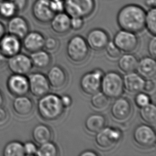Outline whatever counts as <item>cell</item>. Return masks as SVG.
Here are the masks:
<instances>
[{"instance_id": "6da1fadb", "label": "cell", "mask_w": 156, "mask_h": 156, "mask_svg": "<svg viewBox=\"0 0 156 156\" xmlns=\"http://www.w3.org/2000/svg\"><path fill=\"white\" fill-rule=\"evenodd\" d=\"M146 11L138 4H129L122 7L117 15V23L121 30L135 34L145 28Z\"/></svg>"}, {"instance_id": "8d00e7d4", "label": "cell", "mask_w": 156, "mask_h": 156, "mask_svg": "<svg viewBox=\"0 0 156 156\" xmlns=\"http://www.w3.org/2000/svg\"><path fill=\"white\" fill-rule=\"evenodd\" d=\"M23 151L25 156H36L37 147L35 142L27 141L23 144Z\"/></svg>"}, {"instance_id": "7c38bea8", "label": "cell", "mask_w": 156, "mask_h": 156, "mask_svg": "<svg viewBox=\"0 0 156 156\" xmlns=\"http://www.w3.org/2000/svg\"><path fill=\"white\" fill-rule=\"evenodd\" d=\"M32 14L36 21L42 24H47L55 13L51 6V0H35L32 6Z\"/></svg>"}, {"instance_id": "83f0119b", "label": "cell", "mask_w": 156, "mask_h": 156, "mask_svg": "<svg viewBox=\"0 0 156 156\" xmlns=\"http://www.w3.org/2000/svg\"><path fill=\"white\" fill-rule=\"evenodd\" d=\"M19 13L11 0H3L0 3V18L8 20Z\"/></svg>"}, {"instance_id": "cb8c5ba5", "label": "cell", "mask_w": 156, "mask_h": 156, "mask_svg": "<svg viewBox=\"0 0 156 156\" xmlns=\"http://www.w3.org/2000/svg\"><path fill=\"white\" fill-rule=\"evenodd\" d=\"M107 120L105 116L100 113L90 114L85 120V128L91 134H97L106 126Z\"/></svg>"}, {"instance_id": "ab89813d", "label": "cell", "mask_w": 156, "mask_h": 156, "mask_svg": "<svg viewBox=\"0 0 156 156\" xmlns=\"http://www.w3.org/2000/svg\"><path fill=\"white\" fill-rule=\"evenodd\" d=\"M51 6L55 13L64 11L63 0H51Z\"/></svg>"}, {"instance_id": "e0dca14e", "label": "cell", "mask_w": 156, "mask_h": 156, "mask_svg": "<svg viewBox=\"0 0 156 156\" xmlns=\"http://www.w3.org/2000/svg\"><path fill=\"white\" fill-rule=\"evenodd\" d=\"M22 48L21 40L6 33L0 40V50L8 59L20 52Z\"/></svg>"}, {"instance_id": "d590c367", "label": "cell", "mask_w": 156, "mask_h": 156, "mask_svg": "<svg viewBox=\"0 0 156 156\" xmlns=\"http://www.w3.org/2000/svg\"><path fill=\"white\" fill-rule=\"evenodd\" d=\"M134 101L135 105L140 108L151 103L150 97L146 92H142L136 93V95L134 98Z\"/></svg>"}, {"instance_id": "7dc6e473", "label": "cell", "mask_w": 156, "mask_h": 156, "mask_svg": "<svg viewBox=\"0 0 156 156\" xmlns=\"http://www.w3.org/2000/svg\"><path fill=\"white\" fill-rule=\"evenodd\" d=\"M8 58L2 53L1 51L0 50V68L2 67V66L5 64L7 61Z\"/></svg>"}, {"instance_id": "bcb514c9", "label": "cell", "mask_w": 156, "mask_h": 156, "mask_svg": "<svg viewBox=\"0 0 156 156\" xmlns=\"http://www.w3.org/2000/svg\"><path fill=\"white\" fill-rule=\"evenodd\" d=\"M6 33L5 26L4 25L2 21H0V40Z\"/></svg>"}, {"instance_id": "277c9868", "label": "cell", "mask_w": 156, "mask_h": 156, "mask_svg": "<svg viewBox=\"0 0 156 156\" xmlns=\"http://www.w3.org/2000/svg\"><path fill=\"white\" fill-rule=\"evenodd\" d=\"M100 90L109 99L120 97L124 90L122 75L115 71H109L104 74Z\"/></svg>"}, {"instance_id": "d6a6232c", "label": "cell", "mask_w": 156, "mask_h": 156, "mask_svg": "<svg viewBox=\"0 0 156 156\" xmlns=\"http://www.w3.org/2000/svg\"><path fill=\"white\" fill-rule=\"evenodd\" d=\"M145 28L152 36H156V9L149 8L146 12Z\"/></svg>"}, {"instance_id": "1f68e13d", "label": "cell", "mask_w": 156, "mask_h": 156, "mask_svg": "<svg viewBox=\"0 0 156 156\" xmlns=\"http://www.w3.org/2000/svg\"><path fill=\"white\" fill-rule=\"evenodd\" d=\"M59 154V148L56 144L49 141L40 145L36 156H57Z\"/></svg>"}, {"instance_id": "ffe728a7", "label": "cell", "mask_w": 156, "mask_h": 156, "mask_svg": "<svg viewBox=\"0 0 156 156\" xmlns=\"http://www.w3.org/2000/svg\"><path fill=\"white\" fill-rule=\"evenodd\" d=\"M14 113L21 118H26L32 115L34 112L33 100L27 95L15 97L12 104Z\"/></svg>"}, {"instance_id": "d6986e66", "label": "cell", "mask_w": 156, "mask_h": 156, "mask_svg": "<svg viewBox=\"0 0 156 156\" xmlns=\"http://www.w3.org/2000/svg\"><path fill=\"white\" fill-rule=\"evenodd\" d=\"M47 77L50 87L55 90L63 89L67 83V74L60 66L51 67L48 72Z\"/></svg>"}, {"instance_id": "74e56055", "label": "cell", "mask_w": 156, "mask_h": 156, "mask_svg": "<svg viewBox=\"0 0 156 156\" xmlns=\"http://www.w3.org/2000/svg\"><path fill=\"white\" fill-rule=\"evenodd\" d=\"M84 25V18L80 17H72L70 18L71 30H78L82 28Z\"/></svg>"}, {"instance_id": "e575fe53", "label": "cell", "mask_w": 156, "mask_h": 156, "mask_svg": "<svg viewBox=\"0 0 156 156\" xmlns=\"http://www.w3.org/2000/svg\"><path fill=\"white\" fill-rule=\"evenodd\" d=\"M59 40L53 36H49L45 39L44 48L46 51L49 52H55L59 48Z\"/></svg>"}, {"instance_id": "681fc988", "label": "cell", "mask_w": 156, "mask_h": 156, "mask_svg": "<svg viewBox=\"0 0 156 156\" xmlns=\"http://www.w3.org/2000/svg\"><path fill=\"white\" fill-rule=\"evenodd\" d=\"M4 103V96L2 91L0 90V107L3 106Z\"/></svg>"}, {"instance_id": "30bf717a", "label": "cell", "mask_w": 156, "mask_h": 156, "mask_svg": "<svg viewBox=\"0 0 156 156\" xmlns=\"http://www.w3.org/2000/svg\"><path fill=\"white\" fill-rule=\"evenodd\" d=\"M113 42L120 51L125 53L135 51L139 44V38L135 33L122 30L116 33Z\"/></svg>"}, {"instance_id": "f1b7e54d", "label": "cell", "mask_w": 156, "mask_h": 156, "mask_svg": "<svg viewBox=\"0 0 156 156\" xmlns=\"http://www.w3.org/2000/svg\"><path fill=\"white\" fill-rule=\"evenodd\" d=\"M140 116L144 122L148 124L154 125L156 122V107L150 103L148 105L140 108Z\"/></svg>"}, {"instance_id": "5b68a950", "label": "cell", "mask_w": 156, "mask_h": 156, "mask_svg": "<svg viewBox=\"0 0 156 156\" xmlns=\"http://www.w3.org/2000/svg\"><path fill=\"white\" fill-rule=\"evenodd\" d=\"M64 12L70 18H85L95 10V0H63Z\"/></svg>"}, {"instance_id": "5bb4252c", "label": "cell", "mask_w": 156, "mask_h": 156, "mask_svg": "<svg viewBox=\"0 0 156 156\" xmlns=\"http://www.w3.org/2000/svg\"><path fill=\"white\" fill-rule=\"evenodd\" d=\"M6 87L10 94L15 97L27 95L29 92L28 77L13 74L6 81Z\"/></svg>"}, {"instance_id": "7bdbcfd3", "label": "cell", "mask_w": 156, "mask_h": 156, "mask_svg": "<svg viewBox=\"0 0 156 156\" xmlns=\"http://www.w3.org/2000/svg\"><path fill=\"white\" fill-rule=\"evenodd\" d=\"M156 88V84L154 80L152 79H148L145 80L144 84V90L146 93H151L154 91Z\"/></svg>"}, {"instance_id": "ba28073f", "label": "cell", "mask_w": 156, "mask_h": 156, "mask_svg": "<svg viewBox=\"0 0 156 156\" xmlns=\"http://www.w3.org/2000/svg\"><path fill=\"white\" fill-rule=\"evenodd\" d=\"M104 73L100 69H95L83 75L80 86L83 93L92 95L100 90L102 78Z\"/></svg>"}, {"instance_id": "4fadbf2b", "label": "cell", "mask_w": 156, "mask_h": 156, "mask_svg": "<svg viewBox=\"0 0 156 156\" xmlns=\"http://www.w3.org/2000/svg\"><path fill=\"white\" fill-rule=\"evenodd\" d=\"M7 66L12 74L25 76L30 74L33 67L30 58L20 53L8 58Z\"/></svg>"}, {"instance_id": "f907efd6", "label": "cell", "mask_w": 156, "mask_h": 156, "mask_svg": "<svg viewBox=\"0 0 156 156\" xmlns=\"http://www.w3.org/2000/svg\"><path fill=\"white\" fill-rule=\"evenodd\" d=\"M2 1H3V0H0V3L2 2Z\"/></svg>"}, {"instance_id": "7402d4cb", "label": "cell", "mask_w": 156, "mask_h": 156, "mask_svg": "<svg viewBox=\"0 0 156 156\" xmlns=\"http://www.w3.org/2000/svg\"><path fill=\"white\" fill-rule=\"evenodd\" d=\"M144 82V79L134 72L127 73L123 77L124 87L131 94H136L143 91Z\"/></svg>"}, {"instance_id": "9a60e30c", "label": "cell", "mask_w": 156, "mask_h": 156, "mask_svg": "<svg viewBox=\"0 0 156 156\" xmlns=\"http://www.w3.org/2000/svg\"><path fill=\"white\" fill-rule=\"evenodd\" d=\"M85 40L90 48L94 51H101L105 49L110 41V37L105 30L95 28L89 31Z\"/></svg>"}, {"instance_id": "484cf974", "label": "cell", "mask_w": 156, "mask_h": 156, "mask_svg": "<svg viewBox=\"0 0 156 156\" xmlns=\"http://www.w3.org/2000/svg\"><path fill=\"white\" fill-rule=\"evenodd\" d=\"M30 59L33 67L43 70L47 69L51 65L52 58L48 51L43 49L31 53Z\"/></svg>"}, {"instance_id": "ac0fdd59", "label": "cell", "mask_w": 156, "mask_h": 156, "mask_svg": "<svg viewBox=\"0 0 156 156\" xmlns=\"http://www.w3.org/2000/svg\"><path fill=\"white\" fill-rule=\"evenodd\" d=\"M45 39V37L42 33L30 30L21 40L22 47L27 52L32 53L44 48Z\"/></svg>"}, {"instance_id": "b9f144b4", "label": "cell", "mask_w": 156, "mask_h": 156, "mask_svg": "<svg viewBox=\"0 0 156 156\" xmlns=\"http://www.w3.org/2000/svg\"><path fill=\"white\" fill-rule=\"evenodd\" d=\"M9 119V114L8 110L3 106L0 107V126L4 125Z\"/></svg>"}, {"instance_id": "7a4b0ae2", "label": "cell", "mask_w": 156, "mask_h": 156, "mask_svg": "<svg viewBox=\"0 0 156 156\" xmlns=\"http://www.w3.org/2000/svg\"><path fill=\"white\" fill-rule=\"evenodd\" d=\"M65 109L60 97L54 93H48L40 98L37 104L38 114L45 121L58 120L63 115Z\"/></svg>"}, {"instance_id": "d4e9b609", "label": "cell", "mask_w": 156, "mask_h": 156, "mask_svg": "<svg viewBox=\"0 0 156 156\" xmlns=\"http://www.w3.org/2000/svg\"><path fill=\"white\" fill-rule=\"evenodd\" d=\"M31 135L34 142L40 146L51 141L52 139L53 132L48 125L44 124H38L33 127Z\"/></svg>"}, {"instance_id": "2e32d148", "label": "cell", "mask_w": 156, "mask_h": 156, "mask_svg": "<svg viewBox=\"0 0 156 156\" xmlns=\"http://www.w3.org/2000/svg\"><path fill=\"white\" fill-rule=\"evenodd\" d=\"M7 33L11 34L22 40L30 32L29 22L26 18L20 15H16L9 19L5 26Z\"/></svg>"}, {"instance_id": "8fae6325", "label": "cell", "mask_w": 156, "mask_h": 156, "mask_svg": "<svg viewBox=\"0 0 156 156\" xmlns=\"http://www.w3.org/2000/svg\"><path fill=\"white\" fill-rule=\"evenodd\" d=\"M29 92L35 97L40 98L49 93L51 87L47 76L39 72L33 73L28 76Z\"/></svg>"}, {"instance_id": "f546056e", "label": "cell", "mask_w": 156, "mask_h": 156, "mask_svg": "<svg viewBox=\"0 0 156 156\" xmlns=\"http://www.w3.org/2000/svg\"><path fill=\"white\" fill-rule=\"evenodd\" d=\"M3 156H24L23 144L18 141L10 142L4 146L2 151Z\"/></svg>"}, {"instance_id": "9c48e42d", "label": "cell", "mask_w": 156, "mask_h": 156, "mask_svg": "<svg viewBox=\"0 0 156 156\" xmlns=\"http://www.w3.org/2000/svg\"><path fill=\"white\" fill-rule=\"evenodd\" d=\"M110 113L112 118L119 122L129 120L133 114V105L131 101L127 98H116L110 108Z\"/></svg>"}, {"instance_id": "603a6c76", "label": "cell", "mask_w": 156, "mask_h": 156, "mask_svg": "<svg viewBox=\"0 0 156 156\" xmlns=\"http://www.w3.org/2000/svg\"><path fill=\"white\" fill-rule=\"evenodd\" d=\"M137 73L144 79H152L156 74V62L151 57H145L139 60L136 68Z\"/></svg>"}, {"instance_id": "52a82bcc", "label": "cell", "mask_w": 156, "mask_h": 156, "mask_svg": "<svg viewBox=\"0 0 156 156\" xmlns=\"http://www.w3.org/2000/svg\"><path fill=\"white\" fill-rule=\"evenodd\" d=\"M133 139L138 147L143 149H150L156 145V132L149 125H139L134 129Z\"/></svg>"}, {"instance_id": "8992f818", "label": "cell", "mask_w": 156, "mask_h": 156, "mask_svg": "<svg viewBox=\"0 0 156 156\" xmlns=\"http://www.w3.org/2000/svg\"><path fill=\"white\" fill-rule=\"evenodd\" d=\"M122 136V132L119 129L106 126L96 134L95 144L101 150H110L120 142Z\"/></svg>"}, {"instance_id": "44dd1931", "label": "cell", "mask_w": 156, "mask_h": 156, "mask_svg": "<svg viewBox=\"0 0 156 156\" xmlns=\"http://www.w3.org/2000/svg\"><path fill=\"white\" fill-rule=\"evenodd\" d=\"M70 18L64 11L55 13L50 22L51 30L57 35L67 34L71 30Z\"/></svg>"}, {"instance_id": "f6af8a7d", "label": "cell", "mask_w": 156, "mask_h": 156, "mask_svg": "<svg viewBox=\"0 0 156 156\" xmlns=\"http://www.w3.org/2000/svg\"><path fill=\"white\" fill-rule=\"evenodd\" d=\"M99 154L92 150H86L80 154V156H97Z\"/></svg>"}, {"instance_id": "4dcf8cb0", "label": "cell", "mask_w": 156, "mask_h": 156, "mask_svg": "<svg viewBox=\"0 0 156 156\" xmlns=\"http://www.w3.org/2000/svg\"><path fill=\"white\" fill-rule=\"evenodd\" d=\"M110 104V100L102 92H98L92 95L91 105L95 110L103 111L106 109Z\"/></svg>"}, {"instance_id": "836d02e7", "label": "cell", "mask_w": 156, "mask_h": 156, "mask_svg": "<svg viewBox=\"0 0 156 156\" xmlns=\"http://www.w3.org/2000/svg\"><path fill=\"white\" fill-rule=\"evenodd\" d=\"M105 49L108 56L111 59H117L121 55L122 51L115 44L113 41H109Z\"/></svg>"}, {"instance_id": "60d3db41", "label": "cell", "mask_w": 156, "mask_h": 156, "mask_svg": "<svg viewBox=\"0 0 156 156\" xmlns=\"http://www.w3.org/2000/svg\"><path fill=\"white\" fill-rule=\"evenodd\" d=\"M17 8L18 12H23L27 8L29 0H11Z\"/></svg>"}, {"instance_id": "4316f807", "label": "cell", "mask_w": 156, "mask_h": 156, "mask_svg": "<svg viewBox=\"0 0 156 156\" xmlns=\"http://www.w3.org/2000/svg\"><path fill=\"white\" fill-rule=\"evenodd\" d=\"M138 62L139 60L135 55L131 53H126L119 57L118 67L121 71L127 74L136 70Z\"/></svg>"}, {"instance_id": "ee69618b", "label": "cell", "mask_w": 156, "mask_h": 156, "mask_svg": "<svg viewBox=\"0 0 156 156\" xmlns=\"http://www.w3.org/2000/svg\"><path fill=\"white\" fill-rule=\"evenodd\" d=\"M62 104L63 105L65 108H69L72 105L73 100L70 96L67 94H64L60 97Z\"/></svg>"}, {"instance_id": "f35d334b", "label": "cell", "mask_w": 156, "mask_h": 156, "mask_svg": "<svg viewBox=\"0 0 156 156\" xmlns=\"http://www.w3.org/2000/svg\"><path fill=\"white\" fill-rule=\"evenodd\" d=\"M148 51L150 56L155 59L156 57V38L153 36L148 44Z\"/></svg>"}, {"instance_id": "3957f363", "label": "cell", "mask_w": 156, "mask_h": 156, "mask_svg": "<svg viewBox=\"0 0 156 156\" xmlns=\"http://www.w3.org/2000/svg\"><path fill=\"white\" fill-rule=\"evenodd\" d=\"M66 55L73 63L80 64L89 57V47L86 40L80 35H75L70 38L66 46Z\"/></svg>"}, {"instance_id": "c3c4849f", "label": "cell", "mask_w": 156, "mask_h": 156, "mask_svg": "<svg viewBox=\"0 0 156 156\" xmlns=\"http://www.w3.org/2000/svg\"><path fill=\"white\" fill-rule=\"evenodd\" d=\"M145 4L146 6H148L149 8H156V0H146Z\"/></svg>"}]
</instances>
